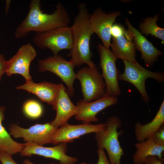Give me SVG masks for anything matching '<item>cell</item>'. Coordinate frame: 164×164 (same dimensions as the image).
<instances>
[{"label": "cell", "instance_id": "7402d4cb", "mask_svg": "<svg viewBox=\"0 0 164 164\" xmlns=\"http://www.w3.org/2000/svg\"><path fill=\"white\" fill-rule=\"evenodd\" d=\"M159 17V14L152 17H147L139 25V29L142 34L146 35H151L159 38L164 42V29L158 26L157 22Z\"/></svg>", "mask_w": 164, "mask_h": 164}, {"label": "cell", "instance_id": "4dcf8cb0", "mask_svg": "<svg viewBox=\"0 0 164 164\" xmlns=\"http://www.w3.org/2000/svg\"><path fill=\"white\" fill-rule=\"evenodd\" d=\"M23 164H34L29 159H26L24 160L23 162Z\"/></svg>", "mask_w": 164, "mask_h": 164}, {"label": "cell", "instance_id": "f1b7e54d", "mask_svg": "<svg viewBox=\"0 0 164 164\" xmlns=\"http://www.w3.org/2000/svg\"><path fill=\"white\" fill-rule=\"evenodd\" d=\"M5 62L4 55L0 54V81L2 75L5 72Z\"/></svg>", "mask_w": 164, "mask_h": 164}, {"label": "cell", "instance_id": "4fadbf2b", "mask_svg": "<svg viewBox=\"0 0 164 164\" xmlns=\"http://www.w3.org/2000/svg\"><path fill=\"white\" fill-rule=\"evenodd\" d=\"M118 101L117 97L105 94L100 99L89 102L81 100L77 103L78 111L74 116L75 119L83 123L97 122L99 121L96 117L97 114L106 108L116 104Z\"/></svg>", "mask_w": 164, "mask_h": 164}, {"label": "cell", "instance_id": "4316f807", "mask_svg": "<svg viewBox=\"0 0 164 164\" xmlns=\"http://www.w3.org/2000/svg\"><path fill=\"white\" fill-rule=\"evenodd\" d=\"M0 162L2 164H18L12 159V155L0 151Z\"/></svg>", "mask_w": 164, "mask_h": 164}, {"label": "cell", "instance_id": "6da1fadb", "mask_svg": "<svg viewBox=\"0 0 164 164\" xmlns=\"http://www.w3.org/2000/svg\"><path fill=\"white\" fill-rule=\"evenodd\" d=\"M29 7L26 16L16 29L15 36L17 38L25 37L32 31L41 33L68 26L70 23L68 12L61 3L57 4L55 10L51 14L43 12L40 0H31Z\"/></svg>", "mask_w": 164, "mask_h": 164}, {"label": "cell", "instance_id": "52a82bcc", "mask_svg": "<svg viewBox=\"0 0 164 164\" xmlns=\"http://www.w3.org/2000/svg\"><path fill=\"white\" fill-rule=\"evenodd\" d=\"M38 64L40 72L50 71L59 77L66 85L69 96H73L76 73L74 70L75 66L72 63L57 54L39 60Z\"/></svg>", "mask_w": 164, "mask_h": 164}, {"label": "cell", "instance_id": "8fae6325", "mask_svg": "<svg viewBox=\"0 0 164 164\" xmlns=\"http://www.w3.org/2000/svg\"><path fill=\"white\" fill-rule=\"evenodd\" d=\"M67 143L62 142L52 147H46L31 143H25L24 148L19 153L22 156H31L36 155L51 158L59 161L60 164H74L76 158L67 155Z\"/></svg>", "mask_w": 164, "mask_h": 164}, {"label": "cell", "instance_id": "ffe728a7", "mask_svg": "<svg viewBox=\"0 0 164 164\" xmlns=\"http://www.w3.org/2000/svg\"><path fill=\"white\" fill-rule=\"evenodd\" d=\"M164 123V101L163 100L155 116L150 122L145 124L137 122L134 126V132L138 142L151 137Z\"/></svg>", "mask_w": 164, "mask_h": 164}, {"label": "cell", "instance_id": "3957f363", "mask_svg": "<svg viewBox=\"0 0 164 164\" xmlns=\"http://www.w3.org/2000/svg\"><path fill=\"white\" fill-rule=\"evenodd\" d=\"M105 123V128L95 133L97 146L98 148L106 151L111 163L121 164V159L124 153L118 140L121 133L117 131L121 126V120L118 117L112 116Z\"/></svg>", "mask_w": 164, "mask_h": 164}, {"label": "cell", "instance_id": "484cf974", "mask_svg": "<svg viewBox=\"0 0 164 164\" xmlns=\"http://www.w3.org/2000/svg\"><path fill=\"white\" fill-rule=\"evenodd\" d=\"M97 154L98 156V159L96 164H112L110 162L104 149L101 148H98Z\"/></svg>", "mask_w": 164, "mask_h": 164}, {"label": "cell", "instance_id": "5b68a950", "mask_svg": "<svg viewBox=\"0 0 164 164\" xmlns=\"http://www.w3.org/2000/svg\"><path fill=\"white\" fill-rule=\"evenodd\" d=\"M125 66L124 72L119 73L118 80L126 81L133 85L140 92L143 101L147 104L150 100L146 90V79L152 78L159 83L164 81L162 73L153 72L143 67L136 61L133 62L123 60Z\"/></svg>", "mask_w": 164, "mask_h": 164}, {"label": "cell", "instance_id": "d6a6232c", "mask_svg": "<svg viewBox=\"0 0 164 164\" xmlns=\"http://www.w3.org/2000/svg\"></svg>", "mask_w": 164, "mask_h": 164}, {"label": "cell", "instance_id": "9a60e30c", "mask_svg": "<svg viewBox=\"0 0 164 164\" xmlns=\"http://www.w3.org/2000/svg\"><path fill=\"white\" fill-rule=\"evenodd\" d=\"M60 85L57 97L53 106V109L56 111V116L53 121L50 122L57 128L68 123L69 119L75 116L78 111L77 107L70 99L66 87L62 83H60Z\"/></svg>", "mask_w": 164, "mask_h": 164}, {"label": "cell", "instance_id": "e0dca14e", "mask_svg": "<svg viewBox=\"0 0 164 164\" xmlns=\"http://www.w3.org/2000/svg\"><path fill=\"white\" fill-rule=\"evenodd\" d=\"M60 85L43 81L35 83L26 80L25 83L16 87V89L26 91L36 95L42 101L53 106L58 94Z\"/></svg>", "mask_w": 164, "mask_h": 164}, {"label": "cell", "instance_id": "2e32d148", "mask_svg": "<svg viewBox=\"0 0 164 164\" xmlns=\"http://www.w3.org/2000/svg\"><path fill=\"white\" fill-rule=\"evenodd\" d=\"M125 21L128 29L132 36L135 47L140 52L141 58L144 60L145 65L148 67H151L158 57L162 54V52L158 50L139 31L134 27L127 18H126Z\"/></svg>", "mask_w": 164, "mask_h": 164}, {"label": "cell", "instance_id": "f546056e", "mask_svg": "<svg viewBox=\"0 0 164 164\" xmlns=\"http://www.w3.org/2000/svg\"><path fill=\"white\" fill-rule=\"evenodd\" d=\"M8 1V0H6V8H5V12H6V13H7V12H8V9L9 8V4H10V2L9 1Z\"/></svg>", "mask_w": 164, "mask_h": 164}, {"label": "cell", "instance_id": "277c9868", "mask_svg": "<svg viewBox=\"0 0 164 164\" xmlns=\"http://www.w3.org/2000/svg\"><path fill=\"white\" fill-rule=\"evenodd\" d=\"M33 43L40 49H48L53 55L63 50L70 51L73 46V38L70 27L57 28L49 31L36 33L33 38Z\"/></svg>", "mask_w": 164, "mask_h": 164}, {"label": "cell", "instance_id": "5bb4252c", "mask_svg": "<svg viewBox=\"0 0 164 164\" xmlns=\"http://www.w3.org/2000/svg\"><path fill=\"white\" fill-rule=\"evenodd\" d=\"M105 123L93 125L91 123H83L78 125L67 123L59 127L54 133L52 144L57 145L60 143L72 142L74 139L84 135L96 133L104 129Z\"/></svg>", "mask_w": 164, "mask_h": 164}, {"label": "cell", "instance_id": "ba28073f", "mask_svg": "<svg viewBox=\"0 0 164 164\" xmlns=\"http://www.w3.org/2000/svg\"><path fill=\"white\" fill-rule=\"evenodd\" d=\"M58 128L50 123L36 124L24 128L13 124L9 127L10 135L15 138H22L26 143H31L43 146L52 143L53 136Z\"/></svg>", "mask_w": 164, "mask_h": 164}, {"label": "cell", "instance_id": "603a6c76", "mask_svg": "<svg viewBox=\"0 0 164 164\" xmlns=\"http://www.w3.org/2000/svg\"><path fill=\"white\" fill-rule=\"evenodd\" d=\"M22 109L26 116L33 119L39 118L43 113L41 104L37 101L32 99L28 100L24 103Z\"/></svg>", "mask_w": 164, "mask_h": 164}, {"label": "cell", "instance_id": "44dd1931", "mask_svg": "<svg viewBox=\"0 0 164 164\" xmlns=\"http://www.w3.org/2000/svg\"><path fill=\"white\" fill-rule=\"evenodd\" d=\"M5 108L0 106V151L12 155L20 153L25 143L14 140L3 126L2 122L5 117Z\"/></svg>", "mask_w": 164, "mask_h": 164}, {"label": "cell", "instance_id": "7a4b0ae2", "mask_svg": "<svg viewBox=\"0 0 164 164\" xmlns=\"http://www.w3.org/2000/svg\"><path fill=\"white\" fill-rule=\"evenodd\" d=\"M78 12L70 26L73 38V47L70 51L69 60L75 66L84 64L94 67L95 64L92 60L90 43L94 33L89 22L90 14L85 3L78 5Z\"/></svg>", "mask_w": 164, "mask_h": 164}, {"label": "cell", "instance_id": "d4e9b609", "mask_svg": "<svg viewBox=\"0 0 164 164\" xmlns=\"http://www.w3.org/2000/svg\"><path fill=\"white\" fill-rule=\"evenodd\" d=\"M126 30L122 25L118 24H113L111 29V35L113 37H118L123 34Z\"/></svg>", "mask_w": 164, "mask_h": 164}, {"label": "cell", "instance_id": "9c48e42d", "mask_svg": "<svg viewBox=\"0 0 164 164\" xmlns=\"http://www.w3.org/2000/svg\"><path fill=\"white\" fill-rule=\"evenodd\" d=\"M100 56L102 76L106 85L105 95L117 97L121 93L118 82V70L116 64L117 58L109 49L101 44L97 46Z\"/></svg>", "mask_w": 164, "mask_h": 164}, {"label": "cell", "instance_id": "ac0fdd59", "mask_svg": "<svg viewBox=\"0 0 164 164\" xmlns=\"http://www.w3.org/2000/svg\"><path fill=\"white\" fill-rule=\"evenodd\" d=\"M130 31L125 30L124 33L116 37H112L110 46L112 53L117 59L134 62L135 60V47Z\"/></svg>", "mask_w": 164, "mask_h": 164}, {"label": "cell", "instance_id": "83f0119b", "mask_svg": "<svg viewBox=\"0 0 164 164\" xmlns=\"http://www.w3.org/2000/svg\"><path fill=\"white\" fill-rule=\"evenodd\" d=\"M144 164H164L163 159L155 156H149L147 157Z\"/></svg>", "mask_w": 164, "mask_h": 164}, {"label": "cell", "instance_id": "8992f818", "mask_svg": "<svg viewBox=\"0 0 164 164\" xmlns=\"http://www.w3.org/2000/svg\"><path fill=\"white\" fill-rule=\"evenodd\" d=\"M76 79L80 82L84 102L97 100L105 95V84L96 66L84 67L76 73Z\"/></svg>", "mask_w": 164, "mask_h": 164}, {"label": "cell", "instance_id": "7c38bea8", "mask_svg": "<svg viewBox=\"0 0 164 164\" xmlns=\"http://www.w3.org/2000/svg\"><path fill=\"white\" fill-rule=\"evenodd\" d=\"M119 11L107 13L100 7L95 10L90 14L89 22L94 33L101 41L103 45L109 49L111 44V29L116 18L120 15Z\"/></svg>", "mask_w": 164, "mask_h": 164}, {"label": "cell", "instance_id": "1f68e13d", "mask_svg": "<svg viewBox=\"0 0 164 164\" xmlns=\"http://www.w3.org/2000/svg\"><path fill=\"white\" fill-rule=\"evenodd\" d=\"M49 164H56L54 163H51ZM79 164H87L85 162H82Z\"/></svg>", "mask_w": 164, "mask_h": 164}, {"label": "cell", "instance_id": "30bf717a", "mask_svg": "<svg viewBox=\"0 0 164 164\" xmlns=\"http://www.w3.org/2000/svg\"><path fill=\"white\" fill-rule=\"evenodd\" d=\"M36 55V51L30 44L22 45L12 57L6 61L5 73L8 76L19 74L26 80H32L29 67Z\"/></svg>", "mask_w": 164, "mask_h": 164}, {"label": "cell", "instance_id": "cb8c5ba5", "mask_svg": "<svg viewBox=\"0 0 164 164\" xmlns=\"http://www.w3.org/2000/svg\"><path fill=\"white\" fill-rule=\"evenodd\" d=\"M157 144L164 146V125H162L151 137Z\"/></svg>", "mask_w": 164, "mask_h": 164}, {"label": "cell", "instance_id": "d6986e66", "mask_svg": "<svg viewBox=\"0 0 164 164\" xmlns=\"http://www.w3.org/2000/svg\"><path fill=\"white\" fill-rule=\"evenodd\" d=\"M136 150L132 156L134 164H144L146 158L149 156H155L163 159L164 146L157 144L152 137L135 144Z\"/></svg>", "mask_w": 164, "mask_h": 164}]
</instances>
